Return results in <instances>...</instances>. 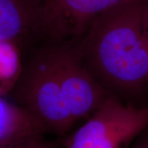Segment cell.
<instances>
[{
    "label": "cell",
    "instance_id": "obj_12",
    "mask_svg": "<svg viewBox=\"0 0 148 148\" xmlns=\"http://www.w3.org/2000/svg\"><path fill=\"white\" fill-rule=\"evenodd\" d=\"M147 45H148V34H147Z\"/></svg>",
    "mask_w": 148,
    "mask_h": 148
},
{
    "label": "cell",
    "instance_id": "obj_4",
    "mask_svg": "<svg viewBox=\"0 0 148 148\" xmlns=\"http://www.w3.org/2000/svg\"><path fill=\"white\" fill-rule=\"evenodd\" d=\"M78 40L55 41L53 45L60 86L75 123L88 119L109 95L84 64Z\"/></svg>",
    "mask_w": 148,
    "mask_h": 148
},
{
    "label": "cell",
    "instance_id": "obj_6",
    "mask_svg": "<svg viewBox=\"0 0 148 148\" xmlns=\"http://www.w3.org/2000/svg\"><path fill=\"white\" fill-rule=\"evenodd\" d=\"M0 40L14 42L22 53L47 41L41 8L29 0H0Z\"/></svg>",
    "mask_w": 148,
    "mask_h": 148
},
{
    "label": "cell",
    "instance_id": "obj_5",
    "mask_svg": "<svg viewBox=\"0 0 148 148\" xmlns=\"http://www.w3.org/2000/svg\"><path fill=\"white\" fill-rule=\"evenodd\" d=\"M134 0H47L41 18L48 40H79L94 18L108 9Z\"/></svg>",
    "mask_w": 148,
    "mask_h": 148
},
{
    "label": "cell",
    "instance_id": "obj_8",
    "mask_svg": "<svg viewBox=\"0 0 148 148\" xmlns=\"http://www.w3.org/2000/svg\"><path fill=\"white\" fill-rule=\"evenodd\" d=\"M23 54L14 42L0 40V95H8L19 77Z\"/></svg>",
    "mask_w": 148,
    "mask_h": 148
},
{
    "label": "cell",
    "instance_id": "obj_11",
    "mask_svg": "<svg viewBox=\"0 0 148 148\" xmlns=\"http://www.w3.org/2000/svg\"><path fill=\"white\" fill-rule=\"evenodd\" d=\"M29 1H31L32 2H33L35 4L38 5V6H39L40 8H42L43 7V5L45 4V3L47 2V0H29Z\"/></svg>",
    "mask_w": 148,
    "mask_h": 148
},
{
    "label": "cell",
    "instance_id": "obj_3",
    "mask_svg": "<svg viewBox=\"0 0 148 148\" xmlns=\"http://www.w3.org/2000/svg\"><path fill=\"white\" fill-rule=\"evenodd\" d=\"M148 127V107L125 104L109 95L82 125L66 136L64 148H130Z\"/></svg>",
    "mask_w": 148,
    "mask_h": 148
},
{
    "label": "cell",
    "instance_id": "obj_2",
    "mask_svg": "<svg viewBox=\"0 0 148 148\" xmlns=\"http://www.w3.org/2000/svg\"><path fill=\"white\" fill-rule=\"evenodd\" d=\"M54 42L33 46L22 53L21 73L8 95L13 102L39 119L50 133L64 136L75 121L60 86Z\"/></svg>",
    "mask_w": 148,
    "mask_h": 148
},
{
    "label": "cell",
    "instance_id": "obj_10",
    "mask_svg": "<svg viewBox=\"0 0 148 148\" xmlns=\"http://www.w3.org/2000/svg\"><path fill=\"white\" fill-rule=\"evenodd\" d=\"M148 128V127H147ZM146 128L140 134L136 140L134 141L132 146L130 148H148V129Z\"/></svg>",
    "mask_w": 148,
    "mask_h": 148
},
{
    "label": "cell",
    "instance_id": "obj_1",
    "mask_svg": "<svg viewBox=\"0 0 148 148\" xmlns=\"http://www.w3.org/2000/svg\"><path fill=\"white\" fill-rule=\"evenodd\" d=\"M148 0H134L99 14L78 40L94 78L109 95L130 99L148 86Z\"/></svg>",
    "mask_w": 148,
    "mask_h": 148
},
{
    "label": "cell",
    "instance_id": "obj_7",
    "mask_svg": "<svg viewBox=\"0 0 148 148\" xmlns=\"http://www.w3.org/2000/svg\"><path fill=\"white\" fill-rule=\"evenodd\" d=\"M50 132L34 114L0 95V145Z\"/></svg>",
    "mask_w": 148,
    "mask_h": 148
},
{
    "label": "cell",
    "instance_id": "obj_9",
    "mask_svg": "<svg viewBox=\"0 0 148 148\" xmlns=\"http://www.w3.org/2000/svg\"><path fill=\"white\" fill-rule=\"evenodd\" d=\"M44 135L32 136L15 143L1 145L0 148H56L51 142L43 138Z\"/></svg>",
    "mask_w": 148,
    "mask_h": 148
}]
</instances>
